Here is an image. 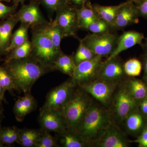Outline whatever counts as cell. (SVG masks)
I'll return each instance as SVG.
<instances>
[{"mask_svg": "<svg viewBox=\"0 0 147 147\" xmlns=\"http://www.w3.org/2000/svg\"><path fill=\"white\" fill-rule=\"evenodd\" d=\"M56 12V18L53 22L60 29L63 38L70 36L78 38L76 33L80 28L77 7L69 4Z\"/></svg>", "mask_w": 147, "mask_h": 147, "instance_id": "52a82bcc", "label": "cell"}, {"mask_svg": "<svg viewBox=\"0 0 147 147\" xmlns=\"http://www.w3.org/2000/svg\"><path fill=\"white\" fill-rule=\"evenodd\" d=\"M136 5L139 17L147 20V0H141Z\"/></svg>", "mask_w": 147, "mask_h": 147, "instance_id": "74e56055", "label": "cell"}, {"mask_svg": "<svg viewBox=\"0 0 147 147\" xmlns=\"http://www.w3.org/2000/svg\"><path fill=\"white\" fill-rule=\"evenodd\" d=\"M143 66H144V71L145 79L147 81V53H146L144 55L143 58Z\"/></svg>", "mask_w": 147, "mask_h": 147, "instance_id": "b9f144b4", "label": "cell"}, {"mask_svg": "<svg viewBox=\"0 0 147 147\" xmlns=\"http://www.w3.org/2000/svg\"><path fill=\"white\" fill-rule=\"evenodd\" d=\"M18 6L16 4L7 6L0 2V19L4 20L12 16L16 12Z\"/></svg>", "mask_w": 147, "mask_h": 147, "instance_id": "d590c367", "label": "cell"}, {"mask_svg": "<svg viewBox=\"0 0 147 147\" xmlns=\"http://www.w3.org/2000/svg\"><path fill=\"white\" fill-rule=\"evenodd\" d=\"M44 130L41 128L37 129H21L17 143L24 147H34Z\"/></svg>", "mask_w": 147, "mask_h": 147, "instance_id": "7402d4cb", "label": "cell"}, {"mask_svg": "<svg viewBox=\"0 0 147 147\" xmlns=\"http://www.w3.org/2000/svg\"><path fill=\"white\" fill-rule=\"evenodd\" d=\"M1 1L7 2H10L11 0H0V2Z\"/></svg>", "mask_w": 147, "mask_h": 147, "instance_id": "681fc988", "label": "cell"}, {"mask_svg": "<svg viewBox=\"0 0 147 147\" xmlns=\"http://www.w3.org/2000/svg\"><path fill=\"white\" fill-rule=\"evenodd\" d=\"M144 34L135 31L124 32L119 36L117 46L113 53L107 58L110 59L118 56L124 51L134 47L136 45H142V41L144 39Z\"/></svg>", "mask_w": 147, "mask_h": 147, "instance_id": "2e32d148", "label": "cell"}, {"mask_svg": "<svg viewBox=\"0 0 147 147\" xmlns=\"http://www.w3.org/2000/svg\"><path fill=\"white\" fill-rule=\"evenodd\" d=\"M102 62V57L96 56L80 63L76 65L73 75L70 77L71 80L77 86H81L97 79Z\"/></svg>", "mask_w": 147, "mask_h": 147, "instance_id": "ba28073f", "label": "cell"}, {"mask_svg": "<svg viewBox=\"0 0 147 147\" xmlns=\"http://www.w3.org/2000/svg\"><path fill=\"white\" fill-rule=\"evenodd\" d=\"M13 111L16 120L19 122L24 121L25 117L24 115L23 100L22 97H19L15 102Z\"/></svg>", "mask_w": 147, "mask_h": 147, "instance_id": "8d00e7d4", "label": "cell"}, {"mask_svg": "<svg viewBox=\"0 0 147 147\" xmlns=\"http://www.w3.org/2000/svg\"><path fill=\"white\" fill-rule=\"evenodd\" d=\"M32 50L30 56L46 67L55 70L54 63L63 53L51 40L36 29L32 28Z\"/></svg>", "mask_w": 147, "mask_h": 147, "instance_id": "277c9868", "label": "cell"}, {"mask_svg": "<svg viewBox=\"0 0 147 147\" xmlns=\"http://www.w3.org/2000/svg\"><path fill=\"white\" fill-rule=\"evenodd\" d=\"M112 122L110 111L93 102L76 130L91 146Z\"/></svg>", "mask_w": 147, "mask_h": 147, "instance_id": "7a4b0ae2", "label": "cell"}, {"mask_svg": "<svg viewBox=\"0 0 147 147\" xmlns=\"http://www.w3.org/2000/svg\"><path fill=\"white\" fill-rule=\"evenodd\" d=\"M2 101V100H0V121H2L4 117Z\"/></svg>", "mask_w": 147, "mask_h": 147, "instance_id": "ee69618b", "label": "cell"}, {"mask_svg": "<svg viewBox=\"0 0 147 147\" xmlns=\"http://www.w3.org/2000/svg\"><path fill=\"white\" fill-rule=\"evenodd\" d=\"M125 83V86L138 102L147 98V85L144 82L139 79H131Z\"/></svg>", "mask_w": 147, "mask_h": 147, "instance_id": "603a6c76", "label": "cell"}, {"mask_svg": "<svg viewBox=\"0 0 147 147\" xmlns=\"http://www.w3.org/2000/svg\"><path fill=\"white\" fill-rule=\"evenodd\" d=\"M77 86L70 78L54 88L47 94L44 104L40 109V113L47 110H61Z\"/></svg>", "mask_w": 147, "mask_h": 147, "instance_id": "8992f818", "label": "cell"}, {"mask_svg": "<svg viewBox=\"0 0 147 147\" xmlns=\"http://www.w3.org/2000/svg\"><path fill=\"white\" fill-rule=\"evenodd\" d=\"M125 3H121L118 5L104 6L98 4H92L89 2L86 5L92 9L98 18L106 21L110 26L115 19L119 10Z\"/></svg>", "mask_w": 147, "mask_h": 147, "instance_id": "d6986e66", "label": "cell"}, {"mask_svg": "<svg viewBox=\"0 0 147 147\" xmlns=\"http://www.w3.org/2000/svg\"><path fill=\"white\" fill-rule=\"evenodd\" d=\"M5 93V92H4L2 88L0 85V100H2L3 101L6 102V100L4 96Z\"/></svg>", "mask_w": 147, "mask_h": 147, "instance_id": "7bdbcfd3", "label": "cell"}, {"mask_svg": "<svg viewBox=\"0 0 147 147\" xmlns=\"http://www.w3.org/2000/svg\"><path fill=\"white\" fill-rule=\"evenodd\" d=\"M134 142L137 143L139 147H147V124L139 137Z\"/></svg>", "mask_w": 147, "mask_h": 147, "instance_id": "f35d334b", "label": "cell"}, {"mask_svg": "<svg viewBox=\"0 0 147 147\" xmlns=\"http://www.w3.org/2000/svg\"><path fill=\"white\" fill-rule=\"evenodd\" d=\"M2 66L11 76L16 90L24 94L31 92L40 77L53 71L30 55L23 59L4 60Z\"/></svg>", "mask_w": 147, "mask_h": 147, "instance_id": "6da1fadb", "label": "cell"}, {"mask_svg": "<svg viewBox=\"0 0 147 147\" xmlns=\"http://www.w3.org/2000/svg\"><path fill=\"white\" fill-rule=\"evenodd\" d=\"M40 3L52 12H56L61 7L70 3L69 0H39Z\"/></svg>", "mask_w": 147, "mask_h": 147, "instance_id": "e575fe53", "label": "cell"}, {"mask_svg": "<svg viewBox=\"0 0 147 147\" xmlns=\"http://www.w3.org/2000/svg\"><path fill=\"white\" fill-rule=\"evenodd\" d=\"M40 4L39 0H31L28 4L23 5L13 16L18 22L29 24L32 28L47 24L48 21L42 15Z\"/></svg>", "mask_w": 147, "mask_h": 147, "instance_id": "8fae6325", "label": "cell"}, {"mask_svg": "<svg viewBox=\"0 0 147 147\" xmlns=\"http://www.w3.org/2000/svg\"><path fill=\"white\" fill-rule=\"evenodd\" d=\"M119 37L117 34L110 32L103 34L92 33L82 39L78 37L77 39L96 55L108 58L115 49Z\"/></svg>", "mask_w": 147, "mask_h": 147, "instance_id": "5b68a950", "label": "cell"}, {"mask_svg": "<svg viewBox=\"0 0 147 147\" xmlns=\"http://www.w3.org/2000/svg\"><path fill=\"white\" fill-rule=\"evenodd\" d=\"M21 129L15 126L2 127L1 138L3 144L10 146L18 142Z\"/></svg>", "mask_w": 147, "mask_h": 147, "instance_id": "4316f807", "label": "cell"}, {"mask_svg": "<svg viewBox=\"0 0 147 147\" xmlns=\"http://www.w3.org/2000/svg\"><path fill=\"white\" fill-rule=\"evenodd\" d=\"M1 121H0V147L3 146V144L1 141V132L2 128L1 126Z\"/></svg>", "mask_w": 147, "mask_h": 147, "instance_id": "bcb514c9", "label": "cell"}, {"mask_svg": "<svg viewBox=\"0 0 147 147\" xmlns=\"http://www.w3.org/2000/svg\"><path fill=\"white\" fill-rule=\"evenodd\" d=\"M123 68L127 76L130 77L138 76L142 72V63L138 59L132 58L124 63Z\"/></svg>", "mask_w": 147, "mask_h": 147, "instance_id": "f1b7e54d", "label": "cell"}, {"mask_svg": "<svg viewBox=\"0 0 147 147\" xmlns=\"http://www.w3.org/2000/svg\"><path fill=\"white\" fill-rule=\"evenodd\" d=\"M139 106L142 113L147 115V98L140 101Z\"/></svg>", "mask_w": 147, "mask_h": 147, "instance_id": "60d3db41", "label": "cell"}, {"mask_svg": "<svg viewBox=\"0 0 147 147\" xmlns=\"http://www.w3.org/2000/svg\"><path fill=\"white\" fill-rule=\"evenodd\" d=\"M123 121L124 122L125 128L127 131L133 134L142 132L147 124L144 116L138 108L130 113Z\"/></svg>", "mask_w": 147, "mask_h": 147, "instance_id": "ffe728a7", "label": "cell"}, {"mask_svg": "<svg viewBox=\"0 0 147 147\" xmlns=\"http://www.w3.org/2000/svg\"><path fill=\"white\" fill-rule=\"evenodd\" d=\"M56 139L49 133L44 130L43 133L36 142L34 147H59Z\"/></svg>", "mask_w": 147, "mask_h": 147, "instance_id": "d6a6232c", "label": "cell"}, {"mask_svg": "<svg viewBox=\"0 0 147 147\" xmlns=\"http://www.w3.org/2000/svg\"><path fill=\"white\" fill-rule=\"evenodd\" d=\"M129 143L124 133L113 122L92 146L100 147H127Z\"/></svg>", "mask_w": 147, "mask_h": 147, "instance_id": "4fadbf2b", "label": "cell"}, {"mask_svg": "<svg viewBox=\"0 0 147 147\" xmlns=\"http://www.w3.org/2000/svg\"><path fill=\"white\" fill-rule=\"evenodd\" d=\"M38 122L41 129L49 132L60 133L67 128L63 114L59 110H47L40 112Z\"/></svg>", "mask_w": 147, "mask_h": 147, "instance_id": "5bb4252c", "label": "cell"}, {"mask_svg": "<svg viewBox=\"0 0 147 147\" xmlns=\"http://www.w3.org/2000/svg\"><path fill=\"white\" fill-rule=\"evenodd\" d=\"M13 1V4L18 5L21 4L24 5V2L27 0H12Z\"/></svg>", "mask_w": 147, "mask_h": 147, "instance_id": "f6af8a7d", "label": "cell"}, {"mask_svg": "<svg viewBox=\"0 0 147 147\" xmlns=\"http://www.w3.org/2000/svg\"><path fill=\"white\" fill-rule=\"evenodd\" d=\"M58 145L64 147H86L90 146L76 129L67 128L60 133H56L55 138Z\"/></svg>", "mask_w": 147, "mask_h": 147, "instance_id": "e0dca14e", "label": "cell"}, {"mask_svg": "<svg viewBox=\"0 0 147 147\" xmlns=\"http://www.w3.org/2000/svg\"><path fill=\"white\" fill-rule=\"evenodd\" d=\"M141 0H127V1L131 2L134 3L135 4H137L140 2Z\"/></svg>", "mask_w": 147, "mask_h": 147, "instance_id": "7dc6e473", "label": "cell"}, {"mask_svg": "<svg viewBox=\"0 0 147 147\" xmlns=\"http://www.w3.org/2000/svg\"><path fill=\"white\" fill-rule=\"evenodd\" d=\"M23 100L24 115V117L36 109L37 102L31 94V92L24 94V96L22 97Z\"/></svg>", "mask_w": 147, "mask_h": 147, "instance_id": "836d02e7", "label": "cell"}, {"mask_svg": "<svg viewBox=\"0 0 147 147\" xmlns=\"http://www.w3.org/2000/svg\"><path fill=\"white\" fill-rule=\"evenodd\" d=\"M70 3H72L75 5V6H78L79 7H81L82 6L86 5V4L89 2L90 0H69Z\"/></svg>", "mask_w": 147, "mask_h": 147, "instance_id": "ab89813d", "label": "cell"}, {"mask_svg": "<svg viewBox=\"0 0 147 147\" xmlns=\"http://www.w3.org/2000/svg\"><path fill=\"white\" fill-rule=\"evenodd\" d=\"M79 40V45L76 53L74 55V59L76 65L84 61L91 59L97 56Z\"/></svg>", "mask_w": 147, "mask_h": 147, "instance_id": "f546056e", "label": "cell"}, {"mask_svg": "<svg viewBox=\"0 0 147 147\" xmlns=\"http://www.w3.org/2000/svg\"><path fill=\"white\" fill-rule=\"evenodd\" d=\"M86 30L94 34H103L110 32V25L106 21L99 18L91 23Z\"/></svg>", "mask_w": 147, "mask_h": 147, "instance_id": "1f68e13d", "label": "cell"}, {"mask_svg": "<svg viewBox=\"0 0 147 147\" xmlns=\"http://www.w3.org/2000/svg\"><path fill=\"white\" fill-rule=\"evenodd\" d=\"M31 41L28 40L26 41L21 46L16 47L6 55L5 60L23 59L30 56L32 50Z\"/></svg>", "mask_w": 147, "mask_h": 147, "instance_id": "83f0119b", "label": "cell"}, {"mask_svg": "<svg viewBox=\"0 0 147 147\" xmlns=\"http://www.w3.org/2000/svg\"><path fill=\"white\" fill-rule=\"evenodd\" d=\"M112 101L114 115L120 121L138 108L139 102L130 94L124 85L114 94Z\"/></svg>", "mask_w": 147, "mask_h": 147, "instance_id": "30bf717a", "label": "cell"}, {"mask_svg": "<svg viewBox=\"0 0 147 147\" xmlns=\"http://www.w3.org/2000/svg\"><path fill=\"white\" fill-rule=\"evenodd\" d=\"M142 47H144V48L146 50V53H147V42H146L145 44L143 45L142 44Z\"/></svg>", "mask_w": 147, "mask_h": 147, "instance_id": "c3c4849f", "label": "cell"}, {"mask_svg": "<svg viewBox=\"0 0 147 147\" xmlns=\"http://www.w3.org/2000/svg\"><path fill=\"white\" fill-rule=\"evenodd\" d=\"M36 29L49 38L56 47L61 50V40L63 38L62 34L60 28L53 21L40 25L35 28Z\"/></svg>", "mask_w": 147, "mask_h": 147, "instance_id": "44dd1931", "label": "cell"}, {"mask_svg": "<svg viewBox=\"0 0 147 147\" xmlns=\"http://www.w3.org/2000/svg\"><path fill=\"white\" fill-rule=\"evenodd\" d=\"M76 66L74 59V55H65L63 52L54 63L55 70H59L70 77L73 75Z\"/></svg>", "mask_w": 147, "mask_h": 147, "instance_id": "cb8c5ba5", "label": "cell"}, {"mask_svg": "<svg viewBox=\"0 0 147 147\" xmlns=\"http://www.w3.org/2000/svg\"><path fill=\"white\" fill-rule=\"evenodd\" d=\"M80 29L86 30L88 26L96 19L98 18L92 9L86 5L77 8Z\"/></svg>", "mask_w": 147, "mask_h": 147, "instance_id": "484cf974", "label": "cell"}, {"mask_svg": "<svg viewBox=\"0 0 147 147\" xmlns=\"http://www.w3.org/2000/svg\"><path fill=\"white\" fill-rule=\"evenodd\" d=\"M30 27L29 24L21 23L19 28L12 34L10 44L6 50V55L13 49L23 45L28 40V34Z\"/></svg>", "mask_w": 147, "mask_h": 147, "instance_id": "d4e9b609", "label": "cell"}, {"mask_svg": "<svg viewBox=\"0 0 147 147\" xmlns=\"http://www.w3.org/2000/svg\"><path fill=\"white\" fill-rule=\"evenodd\" d=\"M0 60V62H1ZM0 85L5 92L8 91L10 93H13V90L16 88L13 80L8 71L3 66L0 64Z\"/></svg>", "mask_w": 147, "mask_h": 147, "instance_id": "4dcf8cb0", "label": "cell"}, {"mask_svg": "<svg viewBox=\"0 0 147 147\" xmlns=\"http://www.w3.org/2000/svg\"><path fill=\"white\" fill-rule=\"evenodd\" d=\"M139 17L136 5L131 2L126 1L110 25V32L123 30L131 25L138 24Z\"/></svg>", "mask_w": 147, "mask_h": 147, "instance_id": "7c38bea8", "label": "cell"}, {"mask_svg": "<svg viewBox=\"0 0 147 147\" xmlns=\"http://www.w3.org/2000/svg\"><path fill=\"white\" fill-rule=\"evenodd\" d=\"M146 42H147V38H146Z\"/></svg>", "mask_w": 147, "mask_h": 147, "instance_id": "f907efd6", "label": "cell"}, {"mask_svg": "<svg viewBox=\"0 0 147 147\" xmlns=\"http://www.w3.org/2000/svg\"><path fill=\"white\" fill-rule=\"evenodd\" d=\"M118 57L103 61L97 79L117 84L124 79L127 75L124 69V63Z\"/></svg>", "mask_w": 147, "mask_h": 147, "instance_id": "9a60e30c", "label": "cell"}, {"mask_svg": "<svg viewBox=\"0 0 147 147\" xmlns=\"http://www.w3.org/2000/svg\"><path fill=\"white\" fill-rule=\"evenodd\" d=\"M92 103L88 94L78 86L61 110L67 128L77 130Z\"/></svg>", "mask_w": 147, "mask_h": 147, "instance_id": "3957f363", "label": "cell"}, {"mask_svg": "<svg viewBox=\"0 0 147 147\" xmlns=\"http://www.w3.org/2000/svg\"><path fill=\"white\" fill-rule=\"evenodd\" d=\"M18 21L13 15L4 19L0 23V60L1 57L6 55V50L10 44L12 31Z\"/></svg>", "mask_w": 147, "mask_h": 147, "instance_id": "ac0fdd59", "label": "cell"}, {"mask_svg": "<svg viewBox=\"0 0 147 147\" xmlns=\"http://www.w3.org/2000/svg\"><path fill=\"white\" fill-rule=\"evenodd\" d=\"M118 84L96 79L79 86L102 103L108 105L113 101Z\"/></svg>", "mask_w": 147, "mask_h": 147, "instance_id": "9c48e42d", "label": "cell"}]
</instances>
